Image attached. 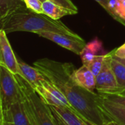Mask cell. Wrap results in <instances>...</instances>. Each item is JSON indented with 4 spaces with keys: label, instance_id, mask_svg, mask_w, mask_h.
I'll return each mask as SVG.
<instances>
[{
    "label": "cell",
    "instance_id": "obj_21",
    "mask_svg": "<svg viewBox=\"0 0 125 125\" xmlns=\"http://www.w3.org/2000/svg\"><path fill=\"white\" fill-rule=\"evenodd\" d=\"M50 1L54 2L55 4H56L61 7H63L66 9H68V10L74 12L75 14H77L78 12L77 7L73 4V2L71 0H50Z\"/></svg>",
    "mask_w": 125,
    "mask_h": 125
},
{
    "label": "cell",
    "instance_id": "obj_20",
    "mask_svg": "<svg viewBox=\"0 0 125 125\" xmlns=\"http://www.w3.org/2000/svg\"><path fill=\"white\" fill-rule=\"evenodd\" d=\"M23 1L27 8L38 13H43L42 2L40 0H23Z\"/></svg>",
    "mask_w": 125,
    "mask_h": 125
},
{
    "label": "cell",
    "instance_id": "obj_15",
    "mask_svg": "<svg viewBox=\"0 0 125 125\" xmlns=\"http://www.w3.org/2000/svg\"><path fill=\"white\" fill-rule=\"evenodd\" d=\"M102 49L103 43L98 38H95L91 42L86 43L80 55L83 64L87 66Z\"/></svg>",
    "mask_w": 125,
    "mask_h": 125
},
{
    "label": "cell",
    "instance_id": "obj_19",
    "mask_svg": "<svg viewBox=\"0 0 125 125\" xmlns=\"http://www.w3.org/2000/svg\"><path fill=\"white\" fill-rule=\"evenodd\" d=\"M94 1H96L98 4H100V5H101L107 12H108V13L114 20H116V21H118L119 23H120L122 25H123L125 27V19L121 18L119 17V16H117V15L111 10V9L110 7H109L108 0H94Z\"/></svg>",
    "mask_w": 125,
    "mask_h": 125
},
{
    "label": "cell",
    "instance_id": "obj_7",
    "mask_svg": "<svg viewBox=\"0 0 125 125\" xmlns=\"http://www.w3.org/2000/svg\"><path fill=\"white\" fill-rule=\"evenodd\" d=\"M36 34L40 35V37L50 40L54 42L55 43L58 44L59 46L67 50H70V52L78 55H81V52L83 51V48L86 44L85 43V41H78L70 36L63 35L61 33L54 32L42 31V32H38Z\"/></svg>",
    "mask_w": 125,
    "mask_h": 125
},
{
    "label": "cell",
    "instance_id": "obj_8",
    "mask_svg": "<svg viewBox=\"0 0 125 125\" xmlns=\"http://www.w3.org/2000/svg\"><path fill=\"white\" fill-rule=\"evenodd\" d=\"M57 125H96L72 108L49 105Z\"/></svg>",
    "mask_w": 125,
    "mask_h": 125
},
{
    "label": "cell",
    "instance_id": "obj_13",
    "mask_svg": "<svg viewBox=\"0 0 125 125\" xmlns=\"http://www.w3.org/2000/svg\"><path fill=\"white\" fill-rule=\"evenodd\" d=\"M18 64L20 69L19 75L23 77L33 88H34L42 80L45 78L42 72L36 67L30 66L26 63L19 60Z\"/></svg>",
    "mask_w": 125,
    "mask_h": 125
},
{
    "label": "cell",
    "instance_id": "obj_28",
    "mask_svg": "<svg viewBox=\"0 0 125 125\" xmlns=\"http://www.w3.org/2000/svg\"><path fill=\"white\" fill-rule=\"evenodd\" d=\"M119 1H124V0H119Z\"/></svg>",
    "mask_w": 125,
    "mask_h": 125
},
{
    "label": "cell",
    "instance_id": "obj_10",
    "mask_svg": "<svg viewBox=\"0 0 125 125\" xmlns=\"http://www.w3.org/2000/svg\"><path fill=\"white\" fill-rule=\"evenodd\" d=\"M0 65L6 67L14 74H20L18 60L3 29H0Z\"/></svg>",
    "mask_w": 125,
    "mask_h": 125
},
{
    "label": "cell",
    "instance_id": "obj_18",
    "mask_svg": "<svg viewBox=\"0 0 125 125\" xmlns=\"http://www.w3.org/2000/svg\"><path fill=\"white\" fill-rule=\"evenodd\" d=\"M105 55L106 54L96 55L95 57L93 59V60L86 66L96 77L98 75V74L100 72V71L103 69L104 60L105 58Z\"/></svg>",
    "mask_w": 125,
    "mask_h": 125
},
{
    "label": "cell",
    "instance_id": "obj_12",
    "mask_svg": "<svg viewBox=\"0 0 125 125\" xmlns=\"http://www.w3.org/2000/svg\"><path fill=\"white\" fill-rule=\"evenodd\" d=\"M71 78L75 83L87 91L94 92L96 90V76L86 65L83 64L79 69H75Z\"/></svg>",
    "mask_w": 125,
    "mask_h": 125
},
{
    "label": "cell",
    "instance_id": "obj_3",
    "mask_svg": "<svg viewBox=\"0 0 125 125\" xmlns=\"http://www.w3.org/2000/svg\"><path fill=\"white\" fill-rule=\"evenodd\" d=\"M15 75L20 87L23 103L32 125H57L50 106L23 77Z\"/></svg>",
    "mask_w": 125,
    "mask_h": 125
},
{
    "label": "cell",
    "instance_id": "obj_1",
    "mask_svg": "<svg viewBox=\"0 0 125 125\" xmlns=\"http://www.w3.org/2000/svg\"><path fill=\"white\" fill-rule=\"evenodd\" d=\"M33 65L62 92L78 113L96 125H103L108 121L99 107L100 94L87 91L73 81V64L42 58Z\"/></svg>",
    "mask_w": 125,
    "mask_h": 125
},
{
    "label": "cell",
    "instance_id": "obj_9",
    "mask_svg": "<svg viewBox=\"0 0 125 125\" xmlns=\"http://www.w3.org/2000/svg\"><path fill=\"white\" fill-rule=\"evenodd\" d=\"M0 111V121L1 122H10L15 125H32L22 99Z\"/></svg>",
    "mask_w": 125,
    "mask_h": 125
},
{
    "label": "cell",
    "instance_id": "obj_5",
    "mask_svg": "<svg viewBox=\"0 0 125 125\" xmlns=\"http://www.w3.org/2000/svg\"><path fill=\"white\" fill-rule=\"evenodd\" d=\"M111 52L105 55L103 66L96 77V90L99 94H124L125 88L119 86L111 67Z\"/></svg>",
    "mask_w": 125,
    "mask_h": 125
},
{
    "label": "cell",
    "instance_id": "obj_22",
    "mask_svg": "<svg viewBox=\"0 0 125 125\" xmlns=\"http://www.w3.org/2000/svg\"><path fill=\"white\" fill-rule=\"evenodd\" d=\"M101 96L112 102L119 104L125 107V95L124 94H107Z\"/></svg>",
    "mask_w": 125,
    "mask_h": 125
},
{
    "label": "cell",
    "instance_id": "obj_27",
    "mask_svg": "<svg viewBox=\"0 0 125 125\" xmlns=\"http://www.w3.org/2000/svg\"><path fill=\"white\" fill-rule=\"evenodd\" d=\"M40 1H42V2H43V1H45V0H40Z\"/></svg>",
    "mask_w": 125,
    "mask_h": 125
},
{
    "label": "cell",
    "instance_id": "obj_14",
    "mask_svg": "<svg viewBox=\"0 0 125 125\" xmlns=\"http://www.w3.org/2000/svg\"><path fill=\"white\" fill-rule=\"evenodd\" d=\"M42 4L43 13L54 20H59L65 15L75 14L74 12L61 7L50 0H45Z\"/></svg>",
    "mask_w": 125,
    "mask_h": 125
},
{
    "label": "cell",
    "instance_id": "obj_6",
    "mask_svg": "<svg viewBox=\"0 0 125 125\" xmlns=\"http://www.w3.org/2000/svg\"><path fill=\"white\" fill-rule=\"evenodd\" d=\"M34 88L42 99L48 105L72 108L66 97L46 77L42 80Z\"/></svg>",
    "mask_w": 125,
    "mask_h": 125
},
{
    "label": "cell",
    "instance_id": "obj_2",
    "mask_svg": "<svg viewBox=\"0 0 125 125\" xmlns=\"http://www.w3.org/2000/svg\"><path fill=\"white\" fill-rule=\"evenodd\" d=\"M1 29L6 34L13 32H38L49 31L70 36L78 41L84 40L72 31L60 20H54L44 13H36L26 6L21 7L8 15L0 18Z\"/></svg>",
    "mask_w": 125,
    "mask_h": 125
},
{
    "label": "cell",
    "instance_id": "obj_16",
    "mask_svg": "<svg viewBox=\"0 0 125 125\" xmlns=\"http://www.w3.org/2000/svg\"><path fill=\"white\" fill-rule=\"evenodd\" d=\"M26 6L23 0H0V18Z\"/></svg>",
    "mask_w": 125,
    "mask_h": 125
},
{
    "label": "cell",
    "instance_id": "obj_17",
    "mask_svg": "<svg viewBox=\"0 0 125 125\" xmlns=\"http://www.w3.org/2000/svg\"><path fill=\"white\" fill-rule=\"evenodd\" d=\"M111 64L119 86L125 88V66L119 61H118L113 56V55L111 57Z\"/></svg>",
    "mask_w": 125,
    "mask_h": 125
},
{
    "label": "cell",
    "instance_id": "obj_4",
    "mask_svg": "<svg viewBox=\"0 0 125 125\" xmlns=\"http://www.w3.org/2000/svg\"><path fill=\"white\" fill-rule=\"evenodd\" d=\"M21 99L20 87L15 75L0 65V110Z\"/></svg>",
    "mask_w": 125,
    "mask_h": 125
},
{
    "label": "cell",
    "instance_id": "obj_24",
    "mask_svg": "<svg viewBox=\"0 0 125 125\" xmlns=\"http://www.w3.org/2000/svg\"><path fill=\"white\" fill-rule=\"evenodd\" d=\"M113 55V54H112ZM114 56V55H113ZM118 61H119L120 63H122L124 66H125V59H121V58H118V57H115V56H114Z\"/></svg>",
    "mask_w": 125,
    "mask_h": 125
},
{
    "label": "cell",
    "instance_id": "obj_23",
    "mask_svg": "<svg viewBox=\"0 0 125 125\" xmlns=\"http://www.w3.org/2000/svg\"><path fill=\"white\" fill-rule=\"evenodd\" d=\"M111 52L114 56L118 58L125 59V43L122 46H120L119 47L112 50Z\"/></svg>",
    "mask_w": 125,
    "mask_h": 125
},
{
    "label": "cell",
    "instance_id": "obj_11",
    "mask_svg": "<svg viewBox=\"0 0 125 125\" xmlns=\"http://www.w3.org/2000/svg\"><path fill=\"white\" fill-rule=\"evenodd\" d=\"M99 107L108 121L119 125H125V107L112 102L100 94Z\"/></svg>",
    "mask_w": 125,
    "mask_h": 125
},
{
    "label": "cell",
    "instance_id": "obj_25",
    "mask_svg": "<svg viewBox=\"0 0 125 125\" xmlns=\"http://www.w3.org/2000/svg\"><path fill=\"white\" fill-rule=\"evenodd\" d=\"M103 125H116V124L113 121H108V122H105Z\"/></svg>",
    "mask_w": 125,
    "mask_h": 125
},
{
    "label": "cell",
    "instance_id": "obj_26",
    "mask_svg": "<svg viewBox=\"0 0 125 125\" xmlns=\"http://www.w3.org/2000/svg\"><path fill=\"white\" fill-rule=\"evenodd\" d=\"M0 125H15L10 122H1L0 121Z\"/></svg>",
    "mask_w": 125,
    "mask_h": 125
}]
</instances>
